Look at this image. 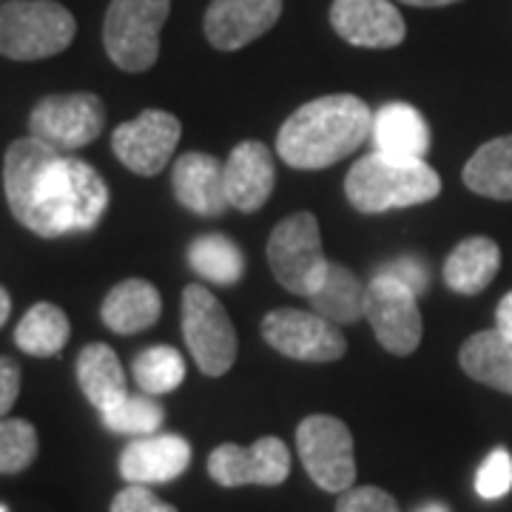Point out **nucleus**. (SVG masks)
<instances>
[{"label": "nucleus", "mask_w": 512, "mask_h": 512, "mask_svg": "<svg viewBox=\"0 0 512 512\" xmlns=\"http://www.w3.org/2000/svg\"><path fill=\"white\" fill-rule=\"evenodd\" d=\"M3 188L12 217L46 239L86 234L109 208V185L92 165L32 134L6 148Z\"/></svg>", "instance_id": "obj_1"}, {"label": "nucleus", "mask_w": 512, "mask_h": 512, "mask_svg": "<svg viewBox=\"0 0 512 512\" xmlns=\"http://www.w3.org/2000/svg\"><path fill=\"white\" fill-rule=\"evenodd\" d=\"M373 128V114L356 94L316 97L296 109L276 134L279 157L293 168L316 171L362 148Z\"/></svg>", "instance_id": "obj_2"}, {"label": "nucleus", "mask_w": 512, "mask_h": 512, "mask_svg": "<svg viewBox=\"0 0 512 512\" xmlns=\"http://www.w3.org/2000/svg\"><path fill=\"white\" fill-rule=\"evenodd\" d=\"M441 177L424 160H404L373 151L350 168L345 194L362 214H384L439 197Z\"/></svg>", "instance_id": "obj_3"}, {"label": "nucleus", "mask_w": 512, "mask_h": 512, "mask_svg": "<svg viewBox=\"0 0 512 512\" xmlns=\"http://www.w3.org/2000/svg\"><path fill=\"white\" fill-rule=\"evenodd\" d=\"M77 23L55 0H6L0 6V55L9 60H43L66 52Z\"/></svg>", "instance_id": "obj_4"}, {"label": "nucleus", "mask_w": 512, "mask_h": 512, "mask_svg": "<svg viewBox=\"0 0 512 512\" xmlns=\"http://www.w3.org/2000/svg\"><path fill=\"white\" fill-rule=\"evenodd\" d=\"M268 265L285 291L308 296L325 285L330 262L322 251L319 222L311 211L291 214L276 225L268 239Z\"/></svg>", "instance_id": "obj_5"}, {"label": "nucleus", "mask_w": 512, "mask_h": 512, "mask_svg": "<svg viewBox=\"0 0 512 512\" xmlns=\"http://www.w3.org/2000/svg\"><path fill=\"white\" fill-rule=\"evenodd\" d=\"M171 0H111L103 20L106 55L123 72H146L160 55V32Z\"/></svg>", "instance_id": "obj_6"}, {"label": "nucleus", "mask_w": 512, "mask_h": 512, "mask_svg": "<svg viewBox=\"0 0 512 512\" xmlns=\"http://www.w3.org/2000/svg\"><path fill=\"white\" fill-rule=\"evenodd\" d=\"M183 336L205 376H225L237 362V330L222 302L205 285L183 293Z\"/></svg>", "instance_id": "obj_7"}, {"label": "nucleus", "mask_w": 512, "mask_h": 512, "mask_svg": "<svg viewBox=\"0 0 512 512\" xmlns=\"http://www.w3.org/2000/svg\"><path fill=\"white\" fill-rule=\"evenodd\" d=\"M296 450L313 484L325 493L342 495L356 484L353 436L345 421L333 416H308L296 427Z\"/></svg>", "instance_id": "obj_8"}, {"label": "nucleus", "mask_w": 512, "mask_h": 512, "mask_svg": "<svg viewBox=\"0 0 512 512\" xmlns=\"http://www.w3.org/2000/svg\"><path fill=\"white\" fill-rule=\"evenodd\" d=\"M106 126V106L97 94H49L29 114V134L46 146L72 154L94 143Z\"/></svg>", "instance_id": "obj_9"}, {"label": "nucleus", "mask_w": 512, "mask_h": 512, "mask_svg": "<svg viewBox=\"0 0 512 512\" xmlns=\"http://www.w3.org/2000/svg\"><path fill=\"white\" fill-rule=\"evenodd\" d=\"M262 336L276 353L299 362H336L348 350L342 330L313 311L282 308L268 313L262 319Z\"/></svg>", "instance_id": "obj_10"}, {"label": "nucleus", "mask_w": 512, "mask_h": 512, "mask_svg": "<svg viewBox=\"0 0 512 512\" xmlns=\"http://www.w3.org/2000/svg\"><path fill=\"white\" fill-rule=\"evenodd\" d=\"M365 316L370 319L373 333L382 342L384 350H390L396 356H407V353L419 348V293L404 288L402 282L376 271V276L367 282Z\"/></svg>", "instance_id": "obj_11"}, {"label": "nucleus", "mask_w": 512, "mask_h": 512, "mask_svg": "<svg viewBox=\"0 0 512 512\" xmlns=\"http://www.w3.org/2000/svg\"><path fill=\"white\" fill-rule=\"evenodd\" d=\"M180 134H183V126L174 114L148 109L140 117L114 128L111 148H114V157L126 165L128 171L140 177H154L168 165L174 148L180 143Z\"/></svg>", "instance_id": "obj_12"}, {"label": "nucleus", "mask_w": 512, "mask_h": 512, "mask_svg": "<svg viewBox=\"0 0 512 512\" xmlns=\"http://www.w3.org/2000/svg\"><path fill=\"white\" fill-rule=\"evenodd\" d=\"M291 473V450L276 436L254 441L251 447L220 444L208 456V476L220 487H276Z\"/></svg>", "instance_id": "obj_13"}, {"label": "nucleus", "mask_w": 512, "mask_h": 512, "mask_svg": "<svg viewBox=\"0 0 512 512\" xmlns=\"http://www.w3.org/2000/svg\"><path fill=\"white\" fill-rule=\"evenodd\" d=\"M330 23L336 35L362 49H393L407 35L402 12L390 0H333Z\"/></svg>", "instance_id": "obj_14"}, {"label": "nucleus", "mask_w": 512, "mask_h": 512, "mask_svg": "<svg viewBox=\"0 0 512 512\" xmlns=\"http://www.w3.org/2000/svg\"><path fill=\"white\" fill-rule=\"evenodd\" d=\"M282 15V0H214L205 12V37L214 49L237 52L262 37Z\"/></svg>", "instance_id": "obj_15"}, {"label": "nucleus", "mask_w": 512, "mask_h": 512, "mask_svg": "<svg viewBox=\"0 0 512 512\" xmlns=\"http://www.w3.org/2000/svg\"><path fill=\"white\" fill-rule=\"evenodd\" d=\"M191 464V444L183 436H137L120 453V476L128 484H165L174 481Z\"/></svg>", "instance_id": "obj_16"}, {"label": "nucleus", "mask_w": 512, "mask_h": 512, "mask_svg": "<svg viewBox=\"0 0 512 512\" xmlns=\"http://www.w3.org/2000/svg\"><path fill=\"white\" fill-rule=\"evenodd\" d=\"M276 171L271 148L259 140L239 143L225 163V194L237 211H259L274 191Z\"/></svg>", "instance_id": "obj_17"}, {"label": "nucleus", "mask_w": 512, "mask_h": 512, "mask_svg": "<svg viewBox=\"0 0 512 512\" xmlns=\"http://www.w3.org/2000/svg\"><path fill=\"white\" fill-rule=\"evenodd\" d=\"M174 194L177 202L188 208L197 217H220L228 208V194H225V165L214 157L191 151L183 154L174 163Z\"/></svg>", "instance_id": "obj_18"}, {"label": "nucleus", "mask_w": 512, "mask_h": 512, "mask_svg": "<svg viewBox=\"0 0 512 512\" xmlns=\"http://www.w3.org/2000/svg\"><path fill=\"white\" fill-rule=\"evenodd\" d=\"M373 146L390 157H404V160H424L430 148V128L421 117L419 109L407 103H387L373 114V128H370Z\"/></svg>", "instance_id": "obj_19"}, {"label": "nucleus", "mask_w": 512, "mask_h": 512, "mask_svg": "<svg viewBox=\"0 0 512 512\" xmlns=\"http://www.w3.org/2000/svg\"><path fill=\"white\" fill-rule=\"evenodd\" d=\"M160 313H163V299L146 279H126L114 285L100 308L106 328L123 336L148 330L160 319Z\"/></svg>", "instance_id": "obj_20"}, {"label": "nucleus", "mask_w": 512, "mask_h": 512, "mask_svg": "<svg viewBox=\"0 0 512 512\" xmlns=\"http://www.w3.org/2000/svg\"><path fill=\"white\" fill-rule=\"evenodd\" d=\"M77 384L83 390V396L100 410L106 413L114 404H120L128 396L126 370L120 365L117 353L103 345L94 342L86 345L77 356Z\"/></svg>", "instance_id": "obj_21"}, {"label": "nucleus", "mask_w": 512, "mask_h": 512, "mask_svg": "<svg viewBox=\"0 0 512 512\" xmlns=\"http://www.w3.org/2000/svg\"><path fill=\"white\" fill-rule=\"evenodd\" d=\"M458 362L470 379L512 396V342L501 330H478L464 342Z\"/></svg>", "instance_id": "obj_22"}, {"label": "nucleus", "mask_w": 512, "mask_h": 512, "mask_svg": "<svg viewBox=\"0 0 512 512\" xmlns=\"http://www.w3.org/2000/svg\"><path fill=\"white\" fill-rule=\"evenodd\" d=\"M501 268V248L490 237H470L458 242L453 254L444 262V282L456 293L476 296L498 274Z\"/></svg>", "instance_id": "obj_23"}, {"label": "nucleus", "mask_w": 512, "mask_h": 512, "mask_svg": "<svg viewBox=\"0 0 512 512\" xmlns=\"http://www.w3.org/2000/svg\"><path fill=\"white\" fill-rule=\"evenodd\" d=\"M367 285L345 265L330 262L328 279L311 296L313 313L325 316L333 325H353L365 316Z\"/></svg>", "instance_id": "obj_24"}, {"label": "nucleus", "mask_w": 512, "mask_h": 512, "mask_svg": "<svg viewBox=\"0 0 512 512\" xmlns=\"http://www.w3.org/2000/svg\"><path fill=\"white\" fill-rule=\"evenodd\" d=\"M464 185L490 200H512V134L478 148L464 165Z\"/></svg>", "instance_id": "obj_25"}, {"label": "nucleus", "mask_w": 512, "mask_h": 512, "mask_svg": "<svg viewBox=\"0 0 512 512\" xmlns=\"http://www.w3.org/2000/svg\"><path fill=\"white\" fill-rule=\"evenodd\" d=\"M72 336V325L63 308H57L52 302H37L29 308V313L20 319L18 330H15V342L23 353L46 359V356H57L60 350L69 345Z\"/></svg>", "instance_id": "obj_26"}, {"label": "nucleus", "mask_w": 512, "mask_h": 512, "mask_svg": "<svg viewBox=\"0 0 512 512\" xmlns=\"http://www.w3.org/2000/svg\"><path fill=\"white\" fill-rule=\"evenodd\" d=\"M188 265L208 282L214 285H237L245 274V256L237 248V242H231L222 234H208L197 237L188 248Z\"/></svg>", "instance_id": "obj_27"}, {"label": "nucleus", "mask_w": 512, "mask_h": 512, "mask_svg": "<svg viewBox=\"0 0 512 512\" xmlns=\"http://www.w3.org/2000/svg\"><path fill=\"white\" fill-rule=\"evenodd\" d=\"M131 376L146 396H165L185 379V359L168 345L140 350L131 362Z\"/></svg>", "instance_id": "obj_28"}, {"label": "nucleus", "mask_w": 512, "mask_h": 512, "mask_svg": "<svg viewBox=\"0 0 512 512\" xmlns=\"http://www.w3.org/2000/svg\"><path fill=\"white\" fill-rule=\"evenodd\" d=\"M103 424L111 433H123V436H154L165 421L163 404H157L151 396H126L120 404H114L111 410L100 413Z\"/></svg>", "instance_id": "obj_29"}, {"label": "nucleus", "mask_w": 512, "mask_h": 512, "mask_svg": "<svg viewBox=\"0 0 512 512\" xmlns=\"http://www.w3.org/2000/svg\"><path fill=\"white\" fill-rule=\"evenodd\" d=\"M37 458V430L26 419H0V476L23 473Z\"/></svg>", "instance_id": "obj_30"}, {"label": "nucleus", "mask_w": 512, "mask_h": 512, "mask_svg": "<svg viewBox=\"0 0 512 512\" xmlns=\"http://www.w3.org/2000/svg\"><path fill=\"white\" fill-rule=\"evenodd\" d=\"M512 490V456L510 450L495 447L490 456L484 458V464L478 467L476 493L487 501L504 498Z\"/></svg>", "instance_id": "obj_31"}, {"label": "nucleus", "mask_w": 512, "mask_h": 512, "mask_svg": "<svg viewBox=\"0 0 512 512\" xmlns=\"http://www.w3.org/2000/svg\"><path fill=\"white\" fill-rule=\"evenodd\" d=\"M336 512H402L396 498L379 487H350L342 493Z\"/></svg>", "instance_id": "obj_32"}, {"label": "nucleus", "mask_w": 512, "mask_h": 512, "mask_svg": "<svg viewBox=\"0 0 512 512\" xmlns=\"http://www.w3.org/2000/svg\"><path fill=\"white\" fill-rule=\"evenodd\" d=\"M111 512H177V507L160 501L146 484H128L126 490L114 495Z\"/></svg>", "instance_id": "obj_33"}, {"label": "nucleus", "mask_w": 512, "mask_h": 512, "mask_svg": "<svg viewBox=\"0 0 512 512\" xmlns=\"http://www.w3.org/2000/svg\"><path fill=\"white\" fill-rule=\"evenodd\" d=\"M379 274L402 282L404 288H410L413 293H424L427 291V285H430V271H427V265L419 262V259H413V256H404V259H396V262H387L384 268H379Z\"/></svg>", "instance_id": "obj_34"}, {"label": "nucleus", "mask_w": 512, "mask_h": 512, "mask_svg": "<svg viewBox=\"0 0 512 512\" xmlns=\"http://www.w3.org/2000/svg\"><path fill=\"white\" fill-rule=\"evenodd\" d=\"M20 393V365L9 356H0V419L15 407Z\"/></svg>", "instance_id": "obj_35"}, {"label": "nucleus", "mask_w": 512, "mask_h": 512, "mask_svg": "<svg viewBox=\"0 0 512 512\" xmlns=\"http://www.w3.org/2000/svg\"><path fill=\"white\" fill-rule=\"evenodd\" d=\"M495 330H501V333L512 342V291L498 302V311H495Z\"/></svg>", "instance_id": "obj_36"}, {"label": "nucleus", "mask_w": 512, "mask_h": 512, "mask_svg": "<svg viewBox=\"0 0 512 512\" xmlns=\"http://www.w3.org/2000/svg\"><path fill=\"white\" fill-rule=\"evenodd\" d=\"M9 313H12V299H9V293L0 288V328L6 325Z\"/></svg>", "instance_id": "obj_37"}, {"label": "nucleus", "mask_w": 512, "mask_h": 512, "mask_svg": "<svg viewBox=\"0 0 512 512\" xmlns=\"http://www.w3.org/2000/svg\"><path fill=\"white\" fill-rule=\"evenodd\" d=\"M402 3L421 6V9H433V6H450V3H458V0H402Z\"/></svg>", "instance_id": "obj_38"}, {"label": "nucleus", "mask_w": 512, "mask_h": 512, "mask_svg": "<svg viewBox=\"0 0 512 512\" xmlns=\"http://www.w3.org/2000/svg\"><path fill=\"white\" fill-rule=\"evenodd\" d=\"M413 512H450V507L441 504V501H427V504H421V507H416Z\"/></svg>", "instance_id": "obj_39"}, {"label": "nucleus", "mask_w": 512, "mask_h": 512, "mask_svg": "<svg viewBox=\"0 0 512 512\" xmlns=\"http://www.w3.org/2000/svg\"><path fill=\"white\" fill-rule=\"evenodd\" d=\"M0 512H9V510H6V507H3V504H0Z\"/></svg>", "instance_id": "obj_40"}]
</instances>
